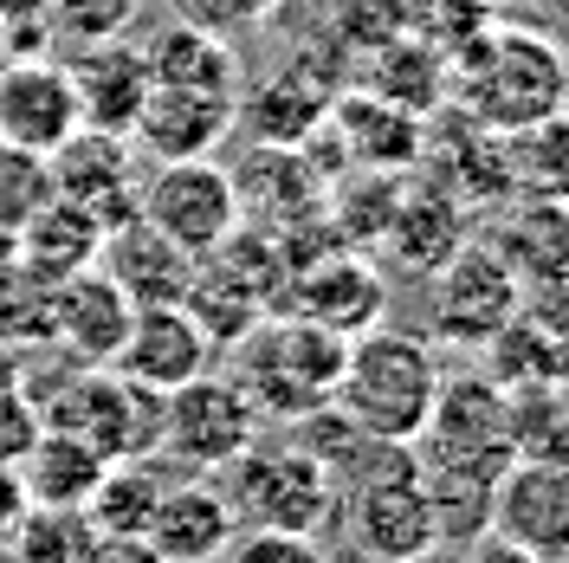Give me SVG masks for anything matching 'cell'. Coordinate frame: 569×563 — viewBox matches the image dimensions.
Returning a JSON list of instances; mask_svg holds the SVG:
<instances>
[{
    "label": "cell",
    "instance_id": "47",
    "mask_svg": "<svg viewBox=\"0 0 569 563\" xmlns=\"http://www.w3.org/2000/svg\"><path fill=\"white\" fill-rule=\"evenodd\" d=\"M0 563H7V544H0Z\"/></svg>",
    "mask_w": 569,
    "mask_h": 563
},
{
    "label": "cell",
    "instance_id": "16",
    "mask_svg": "<svg viewBox=\"0 0 569 563\" xmlns=\"http://www.w3.org/2000/svg\"><path fill=\"white\" fill-rule=\"evenodd\" d=\"M350 544L376 563H427L433 537V505H427L421 466L395 473V480H369L350 493Z\"/></svg>",
    "mask_w": 569,
    "mask_h": 563
},
{
    "label": "cell",
    "instance_id": "18",
    "mask_svg": "<svg viewBox=\"0 0 569 563\" xmlns=\"http://www.w3.org/2000/svg\"><path fill=\"white\" fill-rule=\"evenodd\" d=\"M233 124H240V98L149 85L142 117L130 124V149H142L149 162H188V156H213L233 137Z\"/></svg>",
    "mask_w": 569,
    "mask_h": 563
},
{
    "label": "cell",
    "instance_id": "12",
    "mask_svg": "<svg viewBox=\"0 0 569 563\" xmlns=\"http://www.w3.org/2000/svg\"><path fill=\"white\" fill-rule=\"evenodd\" d=\"M233 176V201H240V220L259 227V234H298V227H318L323 220V176L311 169L305 142H252V156Z\"/></svg>",
    "mask_w": 569,
    "mask_h": 563
},
{
    "label": "cell",
    "instance_id": "6",
    "mask_svg": "<svg viewBox=\"0 0 569 563\" xmlns=\"http://www.w3.org/2000/svg\"><path fill=\"white\" fill-rule=\"evenodd\" d=\"M33 402L46 427L91 441L104 460H149L162 447V395L123 383L117 369H66Z\"/></svg>",
    "mask_w": 569,
    "mask_h": 563
},
{
    "label": "cell",
    "instance_id": "1",
    "mask_svg": "<svg viewBox=\"0 0 569 563\" xmlns=\"http://www.w3.org/2000/svg\"><path fill=\"white\" fill-rule=\"evenodd\" d=\"M343 350L350 337L323 330L298 312H266L247 337L233 344V383L247 388V402L259 408V422L291 427L298 415L323 408L337 395L343 376Z\"/></svg>",
    "mask_w": 569,
    "mask_h": 563
},
{
    "label": "cell",
    "instance_id": "9",
    "mask_svg": "<svg viewBox=\"0 0 569 563\" xmlns=\"http://www.w3.org/2000/svg\"><path fill=\"white\" fill-rule=\"evenodd\" d=\"M137 214L169 234L181 253L208 259L233 227H240V201H233V176L213 156H188V162H156V176L137 188Z\"/></svg>",
    "mask_w": 569,
    "mask_h": 563
},
{
    "label": "cell",
    "instance_id": "43",
    "mask_svg": "<svg viewBox=\"0 0 569 563\" xmlns=\"http://www.w3.org/2000/svg\"><path fill=\"white\" fill-rule=\"evenodd\" d=\"M20 512H27V486H20V473H13V466H0V537L13 531Z\"/></svg>",
    "mask_w": 569,
    "mask_h": 563
},
{
    "label": "cell",
    "instance_id": "40",
    "mask_svg": "<svg viewBox=\"0 0 569 563\" xmlns=\"http://www.w3.org/2000/svg\"><path fill=\"white\" fill-rule=\"evenodd\" d=\"M181 20L194 27H213V33H240V27H259L279 13V0H176Z\"/></svg>",
    "mask_w": 569,
    "mask_h": 563
},
{
    "label": "cell",
    "instance_id": "15",
    "mask_svg": "<svg viewBox=\"0 0 569 563\" xmlns=\"http://www.w3.org/2000/svg\"><path fill=\"white\" fill-rule=\"evenodd\" d=\"M78 130V98H71V71L39 52V59H0V142L52 156Z\"/></svg>",
    "mask_w": 569,
    "mask_h": 563
},
{
    "label": "cell",
    "instance_id": "36",
    "mask_svg": "<svg viewBox=\"0 0 569 563\" xmlns=\"http://www.w3.org/2000/svg\"><path fill=\"white\" fill-rule=\"evenodd\" d=\"M142 0H52V33L71 46H104V39H130Z\"/></svg>",
    "mask_w": 569,
    "mask_h": 563
},
{
    "label": "cell",
    "instance_id": "31",
    "mask_svg": "<svg viewBox=\"0 0 569 563\" xmlns=\"http://www.w3.org/2000/svg\"><path fill=\"white\" fill-rule=\"evenodd\" d=\"M162 493H169V473L156 466V454L149 460H110L104 480L84 498V518H91L98 537H142L149 518H156V505H162Z\"/></svg>",
    "mask_w": 569,
    "mask_h": 563
},
{
    "label": "cell",
    "instance_id": "44",
    "mask_svg": "<svg viewBox=\"0 0 569 563\" xmlns=\"http://www.w3.org/2000/svg\"><path fill=\"white\" fill-rule=\"evenodd\" d=\"M20 376H27V356H20V350H7V344H0V388H13Z\"/></svg>",
    "mask_w": 569,
    "mask_h": 563
},
{
    "label": "cell",
    "instance_id": "30",
    "mask_svg": "<svg viewBox=\"0 0 569 563\" xmlns=\"http://www.w3.org/2000/svg\"><path fill=\"white\" fill-rule=\"evenodd\" d=\"M362 71H369L362 85H369L382 105L415 110V117H427V110L447 98V59H440V46H427V39L395 33L389 46L362 52Z\"/></svg>",
    "mask_w": 569,
    "mask_h": 563
},
{
    "label": "cell",
    "instance_id": "21",
    "mask_svg": "<svg viewBox=\"0 0 569 563\" xmlns=\"http://www.w3.org/2000/svg\"><path fill=\"white\" fill-rule=\"evenodd\" d=\"M323 130L343 142V162L350 169H376V176H401V169H415L427 156L421 117L382 105L376 91H337Z\"/></svg>",
    "mask_w": 569,
    "mask_h": 563
},
{
    "label": "cell",
    "instance_id": "26",
    "mask_svg": "<svg viewBox=\"0 0 569 563\" xmlns=\"http://www.w3.org/2000/svg\"><path fill=\"white\" fill-rule=\"evenodd\" d=\"M486 247L518 285H569V201H498Z\"/></svg>",
    "mask_w": 569,
    "mask_h": 563
},
{
    "label": "cell",
    "instance_id": "7",
    "mask_svg": "<svg viewBox=\"0 0 569 563\" xmlns=\"http://www.w3.org/2000/svg\"><path fill=\"white\" fill-rule=\"evenodd\" d=\"M259 408L233 376H194L162 395V454L188 473H220L259 441Z\"/></svg>",
    "mask_w": 569,
    "mask_h": 563
},
{
    "label": "cell",
    "instance_id": "8",
    "mask_svg": "<svg viewBox=\"0 0 569 563\" xmlns=\"http://www.w3.org/2000/svg\"><path fill=\"white\" fill-rule=\"evenodd\" d=\"M518 298H525V285L511 279V266L486 240H466L427 279V324H433V337H447L460 350H486L498 330L518 317Z\"/></svg>",
    "mask_w": 569,
    "mask_h": 563
},
{
    "label": "cell",
    "instance_id": "38",
    "mask_svg": "<svg viewBox=\"0 0 569 563\" xmlns=\"http://www.w3.org/2000/svg\"><path fill=\"white\" fill-rule=\"evenodd\" d=\"M52 39V0H0V59H39Z\"/></svg>",
    "mask_w": 569,
    "mask_h": 563
},
{
    "label": "cell",
    "instance_id": "2",
    "mask_svg": "<svg viewBox=\"0 0 569 563\" xmlns=\"http://www.w3.org/2000/svg\"><path fill=\"white\" fill-rule=\"evenodd\" d=\"M440 383H447V376H440V356H433L427 337L376 324V330L350 337L343 376H337V395H330V402H337L362 434H382V441H408V447H415V434H421Z\"/></svg>",
    "mask_w": 569,
    "mask_h": 563
},
{
    "label": "cell",
    "instance_id": "4",
    "mask_svg": "<svg viewBox=\"0 0 569 563\" xmlns=\"http://www.w3.org/2000/svg\"><path fill=\"white\" fill-rule=\"evenodd\" d=\"M415 460L421 473H447V480H479L498 486L518 466V427H511V395L492 376H460L440 383L433 408H427L421 434H415Z\"/></svg>",
    "mask_w": 569,
    "mask_h": 563
},
{
    "label": "cell",
    "instance_id": "29",
    "mask_svg": "<svg viewBox=\"0 0 569 563\" xmlns=\"http://www.w3.org/2000/svg\"><path fill=\"white\" fill-rule=\"evenodd\" d=\"M104 466L110 460L91 441H78L66 427H39V441L27 447V460L13 473L27 486V505H71V512H84V498L104 480Z\"/></svg>",
    "mask_w": 569,
    "mask_h": 563
},
{
    "label": "cell",
    "instance_id": "32",
    "mask_svg": "<svg viewBox=\"0 0 569 563\" xmlns=\"http://www.w3.org/2000/svg\"><path fill=\"white\" fill-rule=\"evenodd\" d=\"M0 544H7V563H84L98 531L71 505H27Z\"/></svg>",
    "mask_w": 569,
    "mask_h": 563
},
{
    "label": "cell",
    "instance_id": "10",
    "mask_svg": "<svg viewBox=\"0 0 569 563\" xmlns=\"http://www.w3.org/2000/svg\"><path fill=\"white\" fill-rule=\"evenodd\" d=\"M279 312L311 317V324L337 330V337H362V330H376L382 312H389V285H382V273L356 247H323V253L291 266Z\"/></svg>",
    "mask_w": 569,
    "mask_h": 563
},
{
    "label": "cell",
    "instance_id": "25",
    "mask_svg": "<svg viewBox=\"0 0 569 563\" xmlns=\"http://www.w3.org/2000/svg\"><path fill=\"white\" fill-rule=\"evenodd\" d=\"M142 66L149 85H169V91H220V98H240V52L227 46V33L194 27V20H169L142 39Z\"/></svg>",
    "mask_w": 569,
    "mask_h": 563
},
{
    "label": "cell",
    "instance_id": "13",
    "mask_svg": "<svg viewBox=\"0 0 569 563\" xmlns=\"http://www.w3.org/2000/svg\"><path fill=\"white\" fill-rule=\"evenodd\" d=\"M46 169H52V195L78 201L98 227H117V220L137 214V149H130V137H110V130L78 124L46 156Z\"/></svg>",
    "mask_w": 569,
    "mask_h": 563
},
{
    "label": "cell",
    "instance_id": "24",
    "mask_svg": "<svg viewBox=\"0 0 569 563\" xmlns=\"http://www.w3.org/2000/svg\"><path fill=\"white\" fill-rule=\"evenodd\" d=\"M66 71H71V98H78V124L110 130V137H130V124L142 117V98H149L142 46H130V39L78 46V59Z\"/></svg>",
    "mask_w": 569,
    "mask_h": 563
},
{
    "label": "cell",
    "instance_id": "22",
    "mask_svg": "<svg viewBox=\"0 0 569 563\" xmlns=\"http://www.w3.org/2000/svg\"><path fill=\"white\" fill-rule=\"evenodd\" d=\"M233 531H240V518H233L227 493L213 486V473H188V480H169L142 537L162 563H213Z\"/></svg>",
    "mask_w": 569,
    "mask_h": 563
},
{
    "label": "cell",
    "instance_id": "20",
    "mask_svg": "<svg viewBox=\"0 0 569 563\" xmlns=\"http://www.w3.org/2000/svg\"><path fill=\"white\" fill-rule=\"evenodd\" d=\"M98 273H104L130 305H181L188 285H194V253H181L169 234H156L142 214L104 227V247H98Z\"/></svg>",
    "mask_w": 569,
    "mask_h": 563
},
{
    "label": "cell",
    "instance_id": "37",
    "mask_svg": "<svg viewBox=\"0 0 569 563\" xmlns=\"http://www.w3.org/2000/svg\"><path fill=\"white\" fill-rule=\"evenodd\" d=\"M213 563H330L318 537H305V531H233L227 537V551Z\"/></svg>",
    "mask_w": 569,
    "mask_h": 563
},
{
    "label": "cell",
    "instance_id": "45",
    "mask_svg": "<svg viewBox=\"0 0 569 563\" xmlns=\"http://www.w3.org/2000/svg\"><path fill=\"white\" fill-rule=\"evenodd\" d=\"M13 266H20V259H13V234H7V227H0V279H7V273H13Z\"/></svg>",
    "mask_w": 569,
    "mask_h": 563
},
{
    "label": "cell",
    "instance_id": "23",
    "mask_svg": "<svg viewBox=\"0 0 569 563\" xmlns=\"http://www.w3.org/2000/svg\"><path fill=\"white\" fill-rule=\"evenodd\" d=\"M492 531L525 544L531 557L569 544V466L550 460H518L492 486Z\"/></svg>",
    "mask_w": 569,
    "mask_h": 563
},
{
    "label": "cell",
    "instance_id": "11",
    "mask_svg": "<svg viewBox=\"0 0 569 563\" xmlns=\"http://www.w3.org/2000/svg\"><path fill=\"white\" fill-rule=\"evenodd\" d=\"M337 71H343V52L337 59H323V52H298V59H284L279 71H266L259 85H240V124H252V137L259 142H311L323 130V117L337 105Z\"/></svg>",
    "mask_w": 569,
    "mask_h": 563
},
{
    "label": "cell",
    "instance_id": "34",
    "mask_svg": "<svg viewBox=\"0 0 569 563\" xmlns=\"http://www.w3.org/2000/svg\"><path fill=\"white\" fill-rule=\"evenodd\" d=\"M0 344L20 356L33 344H52V285L27 279L20 266L0 279Z\"/></svg>",
    "mask_w": 569,
    "mask_h": 563
},
{
    "label": "cell",
    "instance_id": "27",
    "mask_svg": "<svg viewBox=\"0 0 569 563\" xmlns=\"http://www.w3.org/2000/svg\"><path fill=\"white\" fill-rule=\"evenodd\" d=\"M98 247H104V227L78 208V201H59V195L13 234V259L39 285H66L78 273H91L98 266Z\"/></svg>",
    "mask_w": 569,
    "mask_h": 563
},
{
    "label": "cell",
    "instance_id": "42",
    "mask_svg": "<svg viewBox=\"0 0 569 563\" xmlns=\"http://www.w3.org/2000/svg\"><path fill=\"white\" fill-rule=\"evenodd\" d=\"M84 563H162V557L149 551V537H98Z\"/></svg>",
    "mask_w": 569,
    "mask_h": 563
},
{
    "label": "cell",
    "instance_id": "17",
    "mask_svg": "<svg viewBox=\"0 0 569 563\" xmlns=\"http://www.w3.org/2000/svg\"><path fill=\"white\" fill-rule=\"evenodd\" d=\"M376 247L395 273H415V279H433L453 253L466 247V201L440 181H401L389 208V227L376 234Z\"/></svg>",
    "mask_w": 569,
    "mask_h": 563
},
{
    "label": "cell",
    "instance_id": "35",
    "mask_svg": "<svg viewBox=\"0 0 569 563\" xmlns=\"http://www.w3.org/2000/svg\"><path fill=\"white\" fill-rule=\"evenodd\" d=\"M46 201H52V169H46V156L0 142V227L20 234Z\"/></svg>",
    "mask_w": 569,
    "mask_h": 563
},
{
    "label": "cell",
    "instance_id": "33",
    "mask_svg": "<svg viewBox=\"0 0 569 563\" xmlns=\"http://www.w3.org/2000/svg\"><path fill=\"white\" fill-rule=\"evenodd\" d=\"M511 427H518V460L569 466V383L518 388L511 395Z\"/></svg>",
    "mask_w": 569,
    "mask_h": 563
},
{
    "label": "cell",
    "instance_id": "14",
    "mask_svg": "<svg viewBox=\"0 0 569 563\" xmlns=\"http://www.w3.org/2000/svg\"><path fill=\"white\" fill-rule=\"evenodd\" d=\"M110 369H117L123 383L169 395V388L194 383V376H208L213 369V337L194 324L188 305H142V312L130 317L123 350H117Z\"/></svg>",
    "mask_w": 569,
    "mask_h": 563
},
{
    "label": "cell",
    "instance_id": "19",
    "mask_svg": "<svg viewBox=\"0 0 569 563\" xmlns=\"http://www.w3.org/2000/svg\"><path fill=\"white\" fill-rule=\"evenodd\" d=\"M130 317H137V305L91 266L78 279L52 285V350L66 356L71 369H110L117 350H123Z\"/></svg>",
    "mask_w": 569,
    "mask_h": 563
},
{
    "label": "cell",
    "instance_id": "5",
    "mask_svg": "<svg viewBox=\"0 0 569 563\" xmlns=\"http://www.w3.org/2000/svg\"><path fill=\"white\" fill-rule=\"evenodd\" d=\"M220 473H227L220 493H227L233 518L247 531H305V537H318L330 525V512H337L330 473L291 434L284 441H252L247 454L233 466H220Z\"/></svg>",
    "mask_w": 569,
    "mask_h": 563
},
{
    "label": "cell",
    "instance_id": "39",
    "mask_svg": "<svg viewBox=\"0 0 569 563\" xmlns=\"http://www.w3.org/2000/svg\"><path fill=\"white\" fill-rule=\"evenodd\" d=\"M39 402H33V388L27 383H13V388H0V466H20L27 460V447L39 441Z\"/></svg>",
    "mask_w": 569,
    "mask_h": 563
},
{
    "label": "cell",
    "instance_id": "46",
    "mask_svg": "<svg viewBox=\"0 0 569 563\" xmlns=\"http://www.w3.org/2000/svg\"><path fill=\"white\" fill-rule=\"evenodd\" d=\"M557 117H563V124H569V85H563V110H557Z\"/></svg>",
    "mask_w": 569,
    "mask_h": 563
},
{
    "label": "cell",
    "instance_id": "28",
    "mask_svg": "<svg viewBox=\"0 0 569 563\" xmlns=\"http://www.w3.org/2000/svg\"><path fill=\"white\" fill-rule=\"evenodd\" d=\"M505 201H569V124L537 117L518 130H498Z\"/></svg>",
    "mask_w": 569,
    "mask_h": 563
},
{
    "label": "cell",
    "instance_id": "3",
    "mask_svg": "<svg viewBox=\"0 0 569 563\" xmlns=\"http://www.w3.org/2000/svg\"><path fill=\"white\" fill-rule=\"evenodd\" d=\"M569 59L537 27H486L472 52H460V105L486 130H518L563 110Z\"/></svg>",
    "mask_w": 569,
    "mask_h": 563
},
{
    "label": "cell",
    "instance_id": "41",
    "mask_svg": "<svg viewBox=\"0 0 569 563\" xmlns=\"http://www.w3.org/2000/svg\"><path fill=\"white\" fill-rule=\"evenodd\" d=\"M427 563H537L525 544H511L505 531H479V537H466V544H440V551H427Z\"/></svg>",
    "mask_w": 569,
    "mask_h": 563
}]
</instances>
